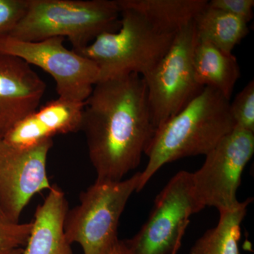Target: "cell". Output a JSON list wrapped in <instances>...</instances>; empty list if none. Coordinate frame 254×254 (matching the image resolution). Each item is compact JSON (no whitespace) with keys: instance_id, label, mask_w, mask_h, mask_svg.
I'll return each instance as SVG.
<instances>
[{"instance_id":"44dd1931","label":"cell","mask_w":254,"mask_h":254,"mask_svg":"<svg viewBox=\"0 0 254 254\" xmlns=\"http://www.w3.org/2000/svg\"><path fill=\"white\" fill-rule=\"evenodd\" d=\"M110 254H132V253L127 247L125 241L120 240Z\"/></svg>"},{"instance_id":"2e32d148","label":"cell","mask_w":254,"mask_h":254,"mask_svg":"<svg viewBox=\"0 0 254 254\" xmlns=\"http://www.w3.org/2000/svg\"><path fill=\"white\" fill-rule=\"evenodd\" d=\"M252 200L248 198L235 208L219 212L218 225L195 242L190 254H240L241 224Z\"/></svg>"},{"instance_id":"e0dca14e","label":"cell","mask_w":254,"mask_h":254,"mask_svg":"<svg viewBox=\"0 0 254 254\" xmlns=\"http://www.w3.org/2000/svg\"><path fill=\"white\" fill-rule=\"evenodd\" d=\"M32 227V222H11L0 213V254H23Z\"/></svg>"},{"instance_id":"ffe728a7","label":"cell","mask_w":254,"mask_h":254,"mask_svg":"<svg viewBox=\"0 0 254 254\" xmlns=\"http://www.w3.org/2000/svg\"><path fill=\"white\" fill-rule=\"evenodd\" d=\"M210 7L220 10L243 20L248 23L254 16V0H211Z\"/></svg>"},{"instance_id":"d6986e66","label":"cell","mask_w":254,"mask_h":254,"mask_svg":"<svg viewBox=\"0 0 254 254\" xmlns=\"http://www.w3.org/2000/svg\"><path fill=\"white\" fill-rule=\"evenodd\" d=\"M28 0H0V36L9 35L24 14Z\"/></svg>"},{"instance_id":"7402d4cb","label":"cell","mask_w":254,"mask_h":254,"mask_svg":"<svg viewBox=\"0 0 254 254\" xmlns=\"http://www.w3.org/2000/svg\"></svg>"},{"instance_id":"5b68a950","label":"cell","mask_w":254,"mask_h":254,"mask_svg":"<svg viewBox=\"0 0 254 254\" xmlns=\"http://www.w3.org/2000/svg\"><path fill=\"white\" fill-rule=\"evenodd\" d=\"M141 173L120 181L98 180L80 195L79 204L68 209L64 230L70 244L81 245L84 254H110L118 245L120 217Z\"/></svg>"},{"instance_id":"7a4b0ae2","label":"cell","mask_w":254,"mask_h":254,"mask_svg":"<svg viewBox=\"0 0 254 254\" xmlns=\"http://www.w3.org/2000/svg\"><path fill=\"white\" fill-rule=\"evenodd\" d=\"M118 2L121 11L118 31L103 33L88 46L74 50L97 65L100 81L131 73L145 77L185 27L160 16L146 0Z\"/></svg>"},{"instance_id":"30bf717a","label":"cell","mask_w":254,"mask_h":254,"mask_svg":"<svg viewBox=\"0 0 254 254\" xmlns=\"http://www.w3.org/2000/svg\"><path fill=\"white\" fill-rule=\"evenodd\" d=\"M53 139L16 148L0 139V213L19 222L23 209L37 193L50 190L47 160Z\"/></svg>"},{"instance_id":"ba28073f","label":"cell","mask_w":254,"mask_h":254,"mask_svg":"<svg viewBox=\"0 0 254 254\" xmlns=\"http://www.w3.org/2000/svg\"><path fill=\"white\" fill-rule=\"evenodd\" d=\"M65 38L38 42L0 36V53L12 55L49 73L56 83L59 98L84 103L100 81V71L93 61L64 46Z\"/></svg>"},{"instance_id":"4fadbf2b","label":"cell","mask_w":254,"mask_h":254,"mask_svg":"<svg viewBox=\"0 0 254 254\" xmlns=\"http://www.w3.org/2000/svg\"><path fill=\"white\" fill-rule=\"evenodd\" d=\"M68 210L63 190L52 185L48 196L35 212L33 227L23 254H73L64 230Z\"/></svg>"},{"instance_id":"52a82bcc","label":"cell","mask_w":254,"mask_h":254,"mask_svg":"<svg viewBox=\"0 0 254 254\" xmlns=\"http://www.w3.org/2000/svg\"><path fill=\"white\" fill-rule=\"evenodd\" d=\"M203 208L195 198L192 173H177L157 195L140 231L126 240L132 254H177L190 217Z\"/></svg>"},{"instance_id":"ac0fdd59","label":"cell","mask_w":254,"mask_h":254,"mask_svg":"<svg viewBox=\"0 0 254 254\" xmlns=\"http://www.w3.org/2000/svg\"><path fill=\"white\" fill-rule=\"evenodd\" d=\"M236 128L254 133V81L249 82L230 104Z\"/></svg>"},{"instance_id":"6da1fadb","label":"cell","mask_w":254,"mask_h":254,"mask_svg":"<svg viewBox=\"0 0 254 254\" xmlns=\"http://www.w3.org/2000/svg\"><path fill=\"white\" fill-rule=\"evenodd\" d=\"M81 131L97 179L123 180L155 133L143 78L131 73L98 82L84 102Z\"/></svg>"},{"instance_id":"9a60e30c","label":"cell","mask_w":254,"mask_h":254,"mask_svg":"<svg viewBox=\"0 0 254 254\" xmlns=\"http://www.w3.org/2000/svg\"><path fill=\"white\" fill-rule=\"evenodd\" d=\"M197 38L208 41L224 53L232 50L249 33L248 23L243 20L213 9L208 4L194 19Z\"/></svg>"},{"instance_id":"9c48e42d","label":"cell","mask_w":254,"mask_h":254,"mask_svg":"<svg viewBox=\"0 0 254 254\" xmlns=\"http://www.w3.org/2000/svg\"><path fill=\"white\" fill-rule=\"evenodd\" d=\"M254 153V133L235 127L205 155L201 168L192 173L195 198L202 208L214 207L221 212L239 205L237 190Z\"/></svg>"},{"instance_id":"3957f363","label":"cell","mask_w":254,"mask_h":254,"mask_svg":"<svg viewBox=\"0 0 254 254\" xmlns=\"http://www.w3.org/2000/svg\"><path fill=\"white\" fill-rule=\"evenodd\" d=\"M230 100L204 87L185 108L155 131L145 152L148 164L136 192L144 188L165 164L186 157L207 155L235 128Z\"/></svg>"},{"instance_id":"8992f818","label":"cell","mask_w":254,"mask_h":254,"mask_svg":"<svg viewBox=\"0 0 254 254\" xmlns=\"http://www.w3.org/2000/svg\"><path fill=\"white\" fill-rule=\"evenodd\" d=\"M196 41L193 20L180 30L167 54L151 72L143 77L155 131L203 90L195 80L193 68Z\"/></svg>"},{"instance_id":"5bb4252c","label":"cell","mask_w":254,"mask_h":254,"mask_svg":"<svg viewBox=\"0 0 254 254\" xmlns=\"http://www.w3.org/2000/svg\"><path fill=\"white\" fill-rule=\"evenodd\" d=\"M193 64L195 80L199 86L213 88L230 100L241 76L235 55L224 53L208 41L197 38Z\"/></svg>"},{"instance_id":"8fae6325","label":"cell","mask_w":254,"mask_h":254,"mask_svg":"<svg viewBox=\"0 0 254 254\" xmlns=\"http://www.w3.org/2000/svg\"><path fill=\"white\" fill-rule=\"evenodd\" d=\"M46 84L31 65L0 53V138L38 109Z\"/></svg>"},{"instance_id":"7c38bea8","label":"cell","mask_w":254,"mask_h":254,"mask_svg":"<svg viewBox=\"0 0 254 254\" xmlns=\"http://www.w3.org/2000/svg\"><path fill=\"white\" fill-rule=\"evenodd\" d=\"M84 103L59 98L11 127L0 139L16 148H29L59 134L81 131Z\"/></svg>"},{"instance_id":"277c9868","label":"cell","mask_w":254,"mask_h":254,"mask_svg":"<svg viewBox=\"0 0 254 254\" xmlns=\"http://www.w3.org/2000/svg\"><path fill=\"white\" fill-rule=\"evenodd\" d=\"M120 24L118 0H28L9 35L28 42L67 38L72 50H78L103 33L118 31Z\"/></svg>"}]
</instances>
